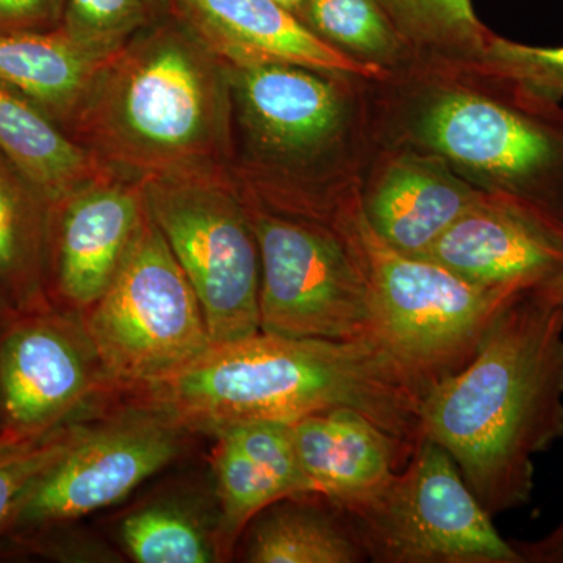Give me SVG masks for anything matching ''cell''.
Instances as JSON below:
<instances>
[{"instance_id":"1","label":"cell","mask_w":563,"mask_h":563,"mask_svg":"<svg viewBox=\"0 0 563 563\" xmlns=\"http://www.w3.org/2000/svg\"><path fill=\"white\" fill-rule=\"evenodd\" d=\"M373 143L428 152L563 231V106L473 63L417 58L369 81Z\"/></svg>"},{"instance_id":"2","label":"cell","mask_w":563,"mask_h":563,"mask_svg":"<svg viewBox=\"0 0 563 563\" xmlns=\"http://www.w3.org/2000/svg\"><path fill=\"white\" fill-rule=\"evenodd\" d=\"M421 432L495 515L528 506L536 455L563 439V310L539 287L495 318L476 357L421 402Z\"/></svg>"},{"instance_id":"3","label":"cell","mask_w":563,"mask_h":563,"mask_svg":"<svg viewBox=\"0 0 563 563\" xmlns=\"http://www.w3.org/2000/svg\"><path fill=\"white\" fill-rule=\"evenodd\" d=\"M184 432L220 433L257 421L295 422L357 410L407 446L422 440L421 391L376 342L257 332L211 344L180 372L135 390Z\"/></svg>"},{"instance_id":"4","label":"cell","mask_w":563,"mask_h":563,"mask_svg":"<svg viewBox=\"0 0 563 563\" xmlns=\"http://www.w3.org/2000/svg\"><path fill=\"white\" fill-rule=\"evenodd\" d=\"M229 66L179 21L107 62L66 132L114 172L181 179L233 172Z\"/></svg>"},{"instance_id":"5","label":"cell","mask_w":563,"mask_h":563,"mask_svg":"<svg viewBox=\"0 0 563 563\" xmlns=\"http://www.w3.org/2000/svg\"><path fill=\"white\" fill-rule=\"evenodd\" d=\"M229 73L251 151L240 180L274 210L332 224L373 152L372 80L290 63Z\"/></svg>"},{"instance_id":"6","label":"cell","mask_w":563,"mask_h":563,"mask_svg":"<svg viewBox=\"0 0 563 563\" xmlns=\"http://www.w3.org/2000/svg\"><path fill=\"white\" fill-rule=\"evenodd\" d=\"M333 225L350 240L368 280L377 343L422 398L476 357L495 318L521 292L474 284L393 250L363 217L361 187L344 198Z\"/></svg>"},{"instance_id":"7","label":"cell","mask_w":563,"mask_h":563,"mask_svg":"<svg viewBox=\"0 0 563 563\" xmlns=\"http://www.w3.org/2000/svg\"><path fill=\"white\" fill-rule=\"evenodd\" d=\"M79 317L103 373L125 390L161 383L211 346L198 296L147 206L110 287Z\"/></svg>"},{"instance_id":"8","label":"cell","mask_w":563,"mask_h":563,"mask_svg":"<svg viewBox=\"0 0 563 563\" xmlns=\"http://www.w3.org/2000/svg\"><path fill=\"white\" fill-rule=\"evenodd\" d=\"M242 188L261 258V331L377 343L372 290L346 235L329 222L274 210L243 181Z\"/></svg>"},{"instance_id":"9","label":"cell","mask_w":563,"mask_h":563,"mask_svg":"<svg viewBox=\"0 0 563 563\" xmlns=\"http://www.w3.org/2000/svg\"><path fill=\"white\" fill-rule=\"evenodd\" d=\"M336 504L346 510L368 562L526 563L453 457L424 437L383 485Z\"/></svg>"},{"instance_id":"10","label":"cell","mask_w":563,"mask_h":563,"mask_svg":"<svg viewBox=\"0 0 563 563\" xmlns=\"http://www.w3.org/2000/svg\"><path fill=\"white\" fill-rule=\"evenodd\" d=\"M144 198L198 296L211 344L261 332V258L235 169L143 180Z\"/></svg>"},{"instance_id":"11","label":"cell","mask_w":563,"mask_h":563,"mask_svg":"<svg viewBox=\"0 0 563 563\" xmlns=\"http://www.w3.org/2000/svg\"><path fill=\"white\" fill-rule=\"evenodd\" d=\"M181 433L169 418L143 404L90 426L25 493L5 532L52 528L121 501L176 459Z\"/></svg>"},{"instance_id":"12","label":"cell","mask_w":563,"mask_h":563,"mask_svg":"<svg viewBox=\"0 0 563 563\" xmlns=\"http://www.w3.org/2000/svg\"><path fill=\"white\" fill-rule=\"evenodd\" d=\"M111 385L77 313L20 314L0 329V437L38 439Z\"/></svg>"},{"instance_id":"13","label":"cell","mask_w":563,"mask_h":563,"mask_svg":"<svg viewBox=\"0 0 563 563\" xmlns=\"http://www.w3.org/2000/svg\"><path fill=\"white\" fill-rule=\"evenodd\" d=\"M144 213L143 180L120 173L51 203L47 292L55 309L80 314L101 299Z\"/></svg>"},{"instance_id":"14","label":"cell","mask_w":563,"mask_h":563,"mask_svg":"<svg viewBox=\"0 0 563 563\" xmlns=\"http://www.w3.org/2000/svg\"><path fill=\"white\" fill-rule=\"evenodd\" d=\"M483 195L437 155L387 144H374L361 179L369 228L410 257H422Z\"/></svg>"},{"instance_id":"15","label":"cell","mask_w":563,"mask_h":563,"mask_svg":"<svg viewBox=\"0 0 563 563\" xmlns=\"http://www.w3.org/2000/svg\"><path fill=\"white\" fill-rule=\"evenodd\" d=\"M420 258L485 287L523 291L563 273V231L484 192Z\"/></svg>"},{"instance_id":"16","label":"cell","mask_w":563,"mask_h":563,"mask_svg":"<svg viewBox=\"0 0 563 563\" xmlns=\"http://www.w3.org/2000/svg\"><path fill=\"white\" fill-rule=\"evenodd\" d=\"M177 21L228 66L290 63L383 80L387 70L347 57L273 0H169Z\"/></svg>"},{"instance_id":"17","label":"cell","mask_w":563,"mask_h":563,"mask_svg":"<svg viewBox=\"0 0 563 563\" xmlns=\"http://www.w3.org/2000/svg\"><path fill=\"white\" fill-rule=\"evenodd\" d=\"M214 437L218 520L213 543L221 562L232 558L247 526L266 507L313 492L296 455L290 422H246Z\"/></svg>"},{"instance_id":"18","label":"cell","mask_w":563,"mask_h":563,"mask_svg":"<svg viewBox=\"0 0 563 563\" xmlns=\"http://www.w3.org/2000/svg\"><path fill=\"white\" fill-rule=\"evenodd\" d=\"M290 429L310 488L335 503L379 487L415 451L365 415L344 407L290 422Z\"/></svg>"},{"instance_id":"19","label":"cell","mask_w":563,"mask_h":563,"mask_svg":"<svg viewBox=\"0 0 563 563\" xmlns=\"http://www.w3.org/2000/svg\"><path fill=\"white\" fill-rule=\"evenodd\" d=\"M0 154L54 203L114 174L22 92L0 81Z\"/></svg>"},{"instance_id":"20","label":"cell","mask_w":563,"mask_h":563,"mask_svg":"<svg viewBox=\"0 0 563 563\" xmlns=\"http://www.w3.org/2000/svg\"><path fill=\"white\" fill-rule=\"evenodd\" d=\"M114 54L85 46L60 25L47 32L0 33V81L27 96L66 131Z\"/></svg>"},{"instance_id":"21","label":"cell","mask_w":563,"mask_h":563,"mask_svg":"<svg viewBox=\"0 0 563 563\" xmlns=\"http://www.w3.org/2000/svg\"><path fill=\"white\" fill-rule=\"evenodd\" d=\"M51 203L0 154V314L55 309L47 292Z\"/></svg>"},{"instance_id":"22","label":"cell","mask_w":563,"mask_h":563,"mask_svg":"<svg viewBox=\"0 0 563 563\" xmlns=\"http://www.w3.org/2000/svg\"><path fill=\"white\" fill-rule=\"evenodd\" d=\"M243 536L244 561L251 563L368 562L346 510L318 493L266 507Z\"/></svg>"},{"instance_id":"23","label":"cell","mask_w":563,"mask_h":563,"mask_svg":"<svg viewBox=\"0 0 563 563\" xmlns=\"http://www.w3.org/2000/svg\"><path fill=\"white\" fill-rule=\"evenodd\" d=\"M296 16L347 57L395 73L417 60L376 0H306Z\"/></svg>"},{"instance_id":"24","label":"cell","mask_w":563,"mask_h":563,"mask_svg":"<svg viewBox=\"0 0 563 563\" xmlns=\"http://www.w3.org/2000/svg\"><path fill=\"white\" fill-rule=\"evenodd\" d=\"M417 58L474 62L492 32L477 20L472 0H376Z\"/></svg>"},{"instance_id":"25","label":"cell","mask_w":563,"mask_h":563,"mask_svg":"<svg viewBox=\"0 0 563 563\" xmlns=\"http://www.w3.org/2000/svg\"><path fill=\"white\" fill-rule=\"evenodd\" d=\"M121 536L135 562H220L213 536L187 514L168 507H152L131 515L122 525Z\"/></svg>"},{"instance_id":"26","label":"cell","mask_w":563,"mask_h":563,"mask_svg":"<svg viewBox=\"0 0 563 563\" xmlns=\"http://www.w3.org/2000/svg\"><path fill=\"white\" fill-rule=\"evenodd\" d=\"M90 426L68 422L38 439L0 437V533L5 532L25 493L76 446Z\"/></svg>"},{"instance_id":"27","label":"cell","mask_w":563,"mask_h":563,"mask_svg":"<svg viewBox=\"0 0 563 563\" xmlns=\"http://www.w3.org/2000/svg\"><path fill=\"white\" fill-rule=\"evenodd\" d=\"M152 0H65L60 27L91 49L114 54L151 20Z\"/></svg>"},{"instance_id":"28","label":"cell","mask_w":563,"mask_h":563,"mask_svg":"<svg viewBox=\"0 0 563 563\" xmlns=\"http://www.w3.org/2000/svg\"><path fill=\"white\" fill-rule=\"evenodd\" d=\"M473 63L563 102V46L540 47L492 33L484 54Z\"/></svg>"},{"instance_id":"29","label":"cell","mask_w":563,"mask_h":563,"mask_svg":"<svg viewBox=\"0 0 563 563\" xmlns=\"http://www.w3.org/2000/svg\"><path fill=\"white\" fill-rule=\"evenodd\" d=\"M65 0H0V33L47 32L62 24Z\"/></svg>"},{"instance_id":"30","label":"cell","mask_w":563,"mask_h":563,"mask_svg":"<svg viewBox=\"0 0 563 563\" xmlns=\"http://www.w3.org/2000/svg\"><path fill=\"white\" fill-rule=\"evenodd\" d=\"M514 544L526 563H563V523L542 539Z\"/></svg>"},{"instance_id":"31","label":"cell","mask_w":563,"mask_h":563,"mask_svg":"<svg viewBox=\"0 0 563 563\" xmlns=\"http://www.w3.org/2000/svg\"><path fill=\"white\" fill-rule=\"evenodd\" d=\"M273 2L284 7L285 10L291 11V13H296L306 0H273Z\"/></svg>"},{"instance_id":"32","label":"cell","mask_w":563,"mask_h":563,"mask_svg":"<svg viewBox=\"0 0 563 563\" xmlns=\"http://www.w3.org/2000/svg\"><path fill=\"white\" fill-rule=\"evenodd\" d=\"M551 290H553L555 298L563 303V274L551 282Z\"/></svg>"},{"instance_id":"33","label":"cell","mask_w":563,"mask_h":563,"mask_svg":"<svg viewBox=\"0 0 563 563\" xmlns=\"http://www.w3.org/2000/svg\"><path fill=\"white\" fill-rule=\"evenodd\" d=\"M7 320L5 318L2 317V314H0V324H5Z\"/></svg>"}]
</instances>
